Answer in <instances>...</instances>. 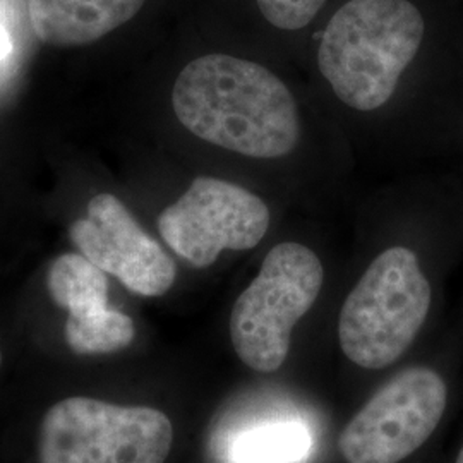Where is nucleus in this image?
I'll list each match as a JSON object with an SVG mask.
<instances>
[{"mask_svg":"<svg viewBox=\"0 0 463 463\" xmlns=\"http://www.w3.org/2000/svg\"><path fill=\"white\" fill-rule=\"evenodd\" d=\"M172 107L189 133L250 158L287 156L302 134L290 88L265 66L225 53H208L184 67Z\"/></svg>","mask_w":463,"mask_h":463,"instance_id":"1","label":"nucleus"},{"mask_svg":"<svg viewBox=\"0 0 463 463\" xmlns=\"http://www.w3.org/2000/svg\"><path fill=\"white\" fill-rule=\"evenodd\" d=\"M424 32V17L409 0H350L321 36L317 67L342 103L374 112L395 95Z\"/></svg>","mask_w":463,"mask_h":463,"instance_id":"2","label":"nucleus"},{"mask_svg":"<svg viewBox=\"0 0 463 463\" xmlns=\"http://www.w3.org/2000/svg\"><path fill=\"white\" fill-rule=\"evenodd\" d=\"M430 307V285L414 250H383L350 290L338 319V342L350 363L383 369L414 344Z\"/></svg>","mask_w":463,"mask_h":463,"instance_id":"3","label":"nucleus"},{"mask_svg":"<svg viewBox=\"0 0 463 463\" xmlns=\"http://www.w3.org/2000/svg\"><path fill=\"white\" fill-rule=\"evenodd\" d=\"M325 269L313 249L280 242L237 298L231 315L232 347L242 364L275 373L287 361L294 326L319 298Z\"/></svg>","mask_w":463,"mask_h":463,"instance_id":"4","label":"nucleus"},{"mask_svg":"<svg viewBox=\"0 0 463 463\" xmlns=\"http://www.w3.org/2000/svg\"><path fill=\"white\" fill-rule=\"evenodd\" d=\"M174 426L151 407L71 397L52 405L38 432L40 463H165Z\"/></svg>","mask_w":463,"mask_h":463,"instance_id":"5","label":"nucleus"},{"mask_svg":"<svg viewBox=\"0 0 463 463\" xmlns=\"http://www.w3.org/2000/svg\"><path fill=\"white\" fill-rule=\"evenodd\" d=\"M447 402V383L434 369L409 367L350 419L338 449L347 463L403 462L439 426Z\"/></svg>","mask_w":463,"mask_h":463,"instance_id":"6","label":"nucleus"},{"mask_svg":"<svg viewBox=\"0 0 463 463\" xmlns=\"http://www.w3.org/2000/svg\"><path fill=\"white\" fill-rule=\"evenodd\" d=\"M271 222L265 201L242 185L201 175L158 216L166 246L194 268L213 265L223 250H249Z\"/></svg>","mask_w":463,"mask_h":463,"instance_id":"7","label":"nucleus"},{"mask_svg":"<svg viewBox=\"0 0 463 463\" xmlns=\"http://www.w3.org/2000/svg\"><path fill=\"white\" fill-rule=\"evenodd\" d=\"M69 237L84 258L133 294L160 298L175 283V261L114 194L91 199L86 216L71 223Z\"/></svg>","mask_w":463,"mask_h":463,"instance_id":"8","label":"nucleus"},{"mask_svg":"<svg viewBox=\"0 0 463 463\" xmlns=\"http://www.w3.org/2000/svg\"><path fill=\"white\" fill-rule=\"evenodd\" d=\"M50 298L67 316L66 342L78 355L114 354L133 344L134 321L109 306L107 273L83 254H62L49 268Z\"/></svg>","mask_w":463,"mask_h":463,"instance_id":"9","label":"nucleus"},{"mask_svg":"<svg viewBox=\"0 0 463 463\" xmlns=\"http://www.w3.org/2000/svg\"><path fill=\"white\" fill-rule=\"evenodd\" d=\"M146 0H28L34 34L52 47L93 43L131 21Z\"/></svg>","mask_w":463,"mask_h":463,"instance_id":"10","label":"nucleus"},{"mask_svg":"<svg viewBox=\"0 0 463 463\" xmlns=\"http://www.w3.org/2000/svg\"><path fill=\"white\" fill-rule=\"evenodd\" d=\"M311 447V434L302 422L268 420L233 439L231 458L233 463H298Z\"/></svg>","mask_w":463,"mask_h":463,"instance_id":"11","label":"nucleus"},{"mask_svg":"<svg viewBox=\"0 0 463 463\" xmlns=\"http://www.w3.org/2000/svg\"><path fill=\"white\" fill-rule=\"evenodd\" d=\"M269 24L285 32L306 28L326 4V0H256Z\"/></svg>","mask_w":463,"mask_h":463,"instance_id":"12","label":"nucleus"},{"mask_svg":"<svg viewBox=\"0 0 463 463\" xmlns=\"http://www.w3.org/2000/svg\"><path fill=\"white\" fill-rule=\"evenodd\" d=\"M11 52V40L9 34L5 32V28L0 24V59L7 57Z\"/></svg>","mask_w":463,"mask_h":463,"instance_id":"13","label":"nucleus"},{"mask_svg":"<svg viewBox=\"0 0 463 463\" xmlns=\"http://www.w3.org/2000/svg\"><path fill=\"white\" fill-rule=\"evenodd\" d=\"M457 463H463V447L460 449V453H458V458H457Z\"/></svg>","mask_w":463,"mask_h":463,"instance_id":"14","label":"nucleus"},{"mask_svg":"<svg viewBox=\"0 0 463 463\" xmlns=\"http://www.w3.org/2000/svg\"><path fill=\"white\" fill-rule=\"evenodd\" d=\"M0 364H2V354H0Z\"/></svg>","mask_w":463,"mask_h":463,"instance_id":"15","label":"nucleus"}]
</instances>
